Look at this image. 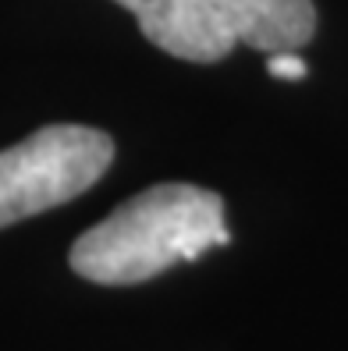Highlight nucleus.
Returning <instances> with one entry per match:
<instances>
[{"instance_id": "1", "label": "nucleus", "mask_w": 348, "mask_h": 351, "mask_svg": "<svg viewBox=\"0 0 348 351\" xmlns=\"http://www.w3.org/2000/svg\"><path fill=\"white\" fill-rule=\"evenodd\" d=\"M224 199L196 184H156L121 202L71 245V270L93 284H142L174 263H192L228 245Z\"/></svg>"}, {"instance_id": "2", "label": "nucleus", "mask_w": 348, "mask_h": 351, "mask_svg": "<svg viewBox=\"0 0 348 351\" xmlns=\"http://www.w3.org/2000/svg\"><path fill=\"white\" fill-rule=\"evenodd\" d=\"M114 160V138L89 125H47L0 149V227L89 192Z\"/></svg>"}, {"instance_id": "3", "label": "nucleus", "mask_w": 348, "mask_h": 351, "mask_svg": "<svg viewBox=\"0 0 348 351\" xmlns=\"http://www.w3.org/2000/svg\"><path fill=\"white\" fill-rule=\"evenodd\" d=\"M142 36L192 64L224 60L238 43L267 50L288 22L292 0H117Z\"/></svg>"}, {"instance_id": "4", "label": "nucleus", "mask_w": 348, "mask_h": 351, "mask_svg": "<svg viewBox=\"0 0 348 351\" xmlns=\"http://www.w3.org/2000/svg\"><path fill=\"white\" fill-rule=\"evenodd\" d=\"M267 71H270L274 78H284V82H299V78L310 75V68H305V60L299 57V50H281V53H270Z\"/></svg>"}]
</instances>
